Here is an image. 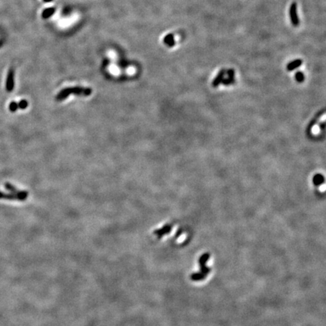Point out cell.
Segmentation results:
<instances>
[{"label": "cell", "instance_id": "obj_3", "mask_svg": "<svg viewBox=\"0 0 326 326\" xmlns=\"http://www.w3.org/2000/svg\"><path fill=\"white\" fill-rule=\"evenodd\" d=\"M289 15H290L291 22L294 27H297L300 24L298 15H297V4L296 2H292L289 9Z\"/></svg>", "mask_w": 326, "mask_h": 326}, {"label": "cell", "instance_id": "obj_13", "mask_svg": "<svg viewBox=\"0 0 326 326\" xmlns=\"http://www.w3.org/2000/svg\"><path fill=\"white\" fill-rule=\"evenodd\" d=\"M5 188H6V189L9 190H10L11 192H12V193H18V192H19V191L17 190L16 189V188H15L14 186H12V185L11 184V183H6L5 184Z\"/></svg>", "mask_w": 326, "mask_h": 326}, {"label": "cell", "instance_id": "obj_12", "mask_svg": "<svg viewBox=\"0 0 326 326\" xmlns=\"http://www.w3.org/2000/svg\"><path fill=\"white\" fill-rule=\"evenodd\" d=\"M226 74H227V77H228L229 79H230V80H235V71H234L233 69H227V72H226Z\"/></svg>", "mask_w": 326, "mask_h": 326}, {"label": "cell", "instance_id": "obj_14", "mask_svg": "<svg viewBox=\"0 0 326 326\" xmlns=\"http://www.w3.org/2000/svg\"><path fill=\"white\" fill-rule=\"evenodd\" d=\"M9 109L12 112H15L18 109V104L16 102H12L9 105Z\"/></svg>", "mask_w": 326, "mask_h": 326}, {"label": "cell", "instance_id": "obj_7", "mask_svg": "<svg viewBox=\"0 0 326 326\" xmlns=\"http://www.w3.org/2000/svg\"><path fill=\"white\" fill-rule=\"evenodd\" d=\"M163 42H164V43L168 47L175 46V36H174V35L172 34V33L166 35V36H165L164 39H163Z\"/></svg>", "mask_w": 326, "mask_h": 326}, {"label": "cell", "instance_id": "obj_15", "mask_svg": "<svg viewBox=\"0 0 326 326\" xmlns=\"http://www.w3.org/2000/svg\"><path fill=\"white\" fill-rule=\"evenodd\" d=\"M27 106H28L27 101H25V100H23V101H21L18 104V108L23 110V109H26L27 107Z\"/></svg>", "mask_w": 326, "mask_h": 326}, {"label": "cell", "instance_id": "obj_11", "mask_svg": "<svg viewBox=\"0 0 326 326\" xmlns=\"http://www.w3.org/2000/svg\"><path fill=\"white\" fill-rule=\"evenodd\" d=\"M294 77H295L296 81L297 82H303L305 80L304 74L301 71H297L295 73V75H294Z\"/></svg>", "mask_w": 326, "mask_h": 326}, {"label": "cell", "instance_id": "obj_4", "mask_svg": "<svg viewBox=\"0 0 326 326\" xmlns=\"http://www.w3.org/2000/svg\"><path fill=\"white\" fill-rule=\"evenodd\" d=\"M226 72H227V70L223 69H221L219 73H218V75L216 76L213 82H212V86H213L214 88H217V87L219 86L220 84L222 83L223 80H224V79L225 78Z\"/></svg>", "mask_w": 326, "mask_h": 326}, {"label": "cell", "instance_id": "obj_10", "mask_svg": "<svg viewBox=\"0 0 326 326\" xmlns=\"http://www.w3.org/2000/svg\"><path fill=\"white\" fill-rule=\"evenodd\" d=\"M313 183H315L317 186H321L322 184L324 183V178L322 176V175H316V176L313 178Z\"/></svg>", "mask_w": 326, "mask_h": 326}, {"label": "cell", "instance_id": "obj_1", "mask_svg": "<svg viewBox=\"0 0 326 326\" xmlns=\"http://www.w3.org/2000/svg\"><path fill=\"white\" fill-rule=\"evenodd\" d=\"M92 93V89L89 88H84V87H70L63 89L59 94L57 95L58 101H63L68 97V96L71 94H76V95L81 96H89Z\"/></svg>", "mask_w": 326, "mask_h": 326}, {"label": "cell", "instance_id": "obj_6", "mask_svg": "<svg viewBox=\"0 0 326 326\" xmlns=\"http://www.w3.org/2000/svg\"><path fill=\"white\" fill-rule=\"evenodd\" d=\"M303 64V61L300 59H297L294 60V61H292V62L289 63L287 64V70L288 71H292L294 69H297V68L300 67V66Z\"/></svg>", "mask_w": 326, "mask_h": 326}, {"label": "cell", "instance_id": "obj_5", "mask_svg": "<svg viewBox=\"0 0 326 326\" xmlns=\"http://www.w3.org/2000/svg\"><path fill=\"white\" fill-rule=\"evenodd\" d=\"M6 88L8 91H12L14 88V72L13 70L9 71L7 76Z\"/></svg>", "mask_w": 326, "mask_h": 326}, {"label": "cell", "instance_id": "obj_16", "mask_svg": "<svg viewBox=\"0 0 326 326\" xmlns=\"http://www.w3.org/2000/svg\"><path fill=\"white\" fill-rule=\"evenodd\" d=\"M45 2H51L52 0H44Z\"/></svg>", "mask_w": 326, "mask_h": 326}, {"label": "cell", "instance_id": "obj_9", "mask_svg": "<svg viewBox=\"0 0 326 326\" xmlns=\"http://www.w3.org/2000/svg\"><path fill=\"white\" fill-rule=\"evenodd\" d=\"M171 229H172V227H171L170 225H165L164 227H163V228H162L161 229L155 231V234L161 236V235H162V234L167 233V232H170Z\"/></svg>", "mask_w": 326, "mask_h": 326}, {"label": "cell", "instance_id": "obj_2", "mask_svg": "<svg viewBox=\"0 0 326 326\" xmlns=\"http://www.w3.org/2000/svg\"><path fill=\"white\" fill-rule=\"evenodd\" d=\"M28 193L26 191H19L18 193H4L0 192V199H17V200H25L27 198Z\"/></svg>", "mask_w": 326, "mask_h": 326}, {"label": "cell", "instance_id": "obj_8", "mask_svg": "<svg viewBox=\"0 0 326 326\" xmlns=\"http://www.w3.org/2000/svg\"><path fill=\"white\" fill-rule=\"evenodd\" d=\"M55 8H48V9H46L45 10H44V12H42V16L43 18H45V19L48 18V17H50L54 13H55Z\"/></svg>", "mask_w": 326, "mask_h": 326}]
</instances>
